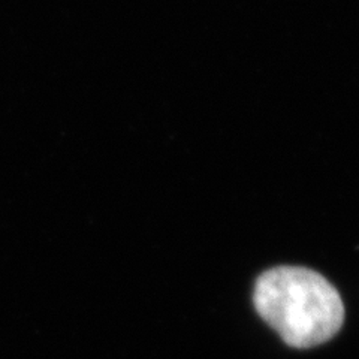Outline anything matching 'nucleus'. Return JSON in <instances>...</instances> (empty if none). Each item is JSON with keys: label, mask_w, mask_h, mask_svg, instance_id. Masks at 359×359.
<instances>
[{"label": "nucleus", "mask_w": 359, "mask_h": 359, "mask_svg": "<svg viewBox=\"0 0 359 359\" xmlns=\"http://www.w3.org/2000/svg\"><path fill=\"white\" fill-rule=\"evenodd\" d=\"M255 307L282 340L299 349L327 343L340 331L344 306L337 289L316 271L278 266L255 285Z\"/></svg>", "instance_id": "1"}]
</instances>
